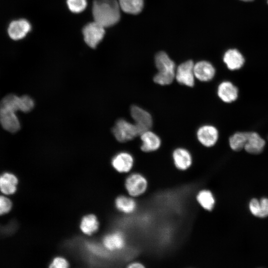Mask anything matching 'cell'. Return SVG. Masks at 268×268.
Here are the masks:
<instances>
[{"mask_svg": "<svg viewBox=\"0 0 268 268\" xmlns=\"http://www.w3.org/2000/svg\"><path fill=\"white\" fill-rule=\"evenodd\" d=\"M120 7L124 12L132 14L139 13L143 7V0H118Z\"/></svg>", "mask_w": 268, "mask_h": 268, "instance_id": "7402d4cb", "label": "cell"}, {"mask_svg": "<svg viewBox=\"0 0 268 268\" xmlns=\"http://www.w3.org/2000/svg\"><path fill=\"white\" fill-rule=\"evenodd\" d=\"M103 243L105 248L110 251L121 250L125 246V236L121 232H114L106 235Z\"/></svg>", "mask_w": 268, "mask_h": 268, "instance_id": "e0dca14e", "label": "cell"}, {"mask_svg": "<svg viewBox=\"0 0 268 268\" xmlns=\"http://www.w3.org/2000/svg\"><path fill=\"white\" fill-rule=\"evenodd\" d=\"M112 132L116 139L120 142L129 141L139 135L134 124L124 119H119L116 122Z\"/></svg>", "mask_w": 268, "mask_h": 268, "instance_id": "277c9868", "label": "cell"}, {"mask_svg": "<svg viewBox=\"0 0 268 268\" xmlns=\"http://www.w3.org/2000/svg\"><path fill=\"white\" fill-rule=\"evenodd\" d=\"M157 73L153 77L155 83L166 85L171 84L175 78V64L164 52H158L155 57Z\"/></svg>", "mask_w": 268, "mask_h": 268, "instance_id": "7a4b0ae2", "label": "cell"}, {"mask_svg": "<svg viewBox=\"0 0 268 268\" xmlns=\"http://www.w3.org/2000/svg\"><path fill=\"white\" fill-rule=\"evenodd\" d=\"M260 201L256 199H252L249 203V209L251 212L255 216H258L260 211Z\"/></svg>", "mask_w": 268, "mask_h": 268, "instance_id": "f546056e", "label": "cell"}, {"mask_svg": "<svg viewBox=\"0 0 268 268\" xmlns=\"http://www.w3.org/2000/svg\"><path fill=\"white\" fill-rule=\"evenodd\" d=\"M99 223L97 217L93 214L84 216L81 221L80 228L82 232L86 235H91L98 229Z\"/></svg>", "mask_w": 268, "mask_h": 268, "instance_id": "603a6c76", "label": "cell"}, {"mask_svg": "<svg viewBox=\"0 0 268 268\" xmlns=\"http://www.w3.org/2000/svg\"><path fill=\"white\" fill-rule=\"evenodd\" d=\"M196 200L200 206L207 211H211L214 208L215 200L212 193L207 189L200 190L197 194Z\"/></svg>", "mask_w": 268, "mask_h": 268, "instance_id": "44dd1931", "label": "cell"}, {"mask_svg": "<svg viewBox=\"0 0 268 268\" xmlns=\"http://www.w3.org/2000/svg\"><path fill=\"white\" fill-rule=\"evenodd\" d=\"M194 67V62L192 60H188L177 67L175 78L178 83L191 87L194 85L195 76Z\"/></svg>", "mask_w": 268, "mask_h": 268, "instance_id": "52a82bcc", "label": "cell"}, {"mask_svg": "<svg viewBox=\"0 0 268 268\" xmlns=\"http://www.w3.org/2000/svg\"><path fill=\"white\" fill-rule=\"evenodd\" d=\"M142 144L141 150L145 152H150L157 150L161 145L160 137L150 130L140 135Z\"/></svg>", "mask_w": 268, "mask_h": 268, "instance_id": "5bb4252c", "label": "cell"}, {"mask_svg": "<svg viewBox=\"0 0 268 268\" xmlns=\"http://www.w3.org/2000/svg\"><path fill=\"white\" fill-rule=\"evenodd\" d=\"M82 33L86 44L92 48H95L104 36L105 27L94 21L84 27Z\"/></svg>", "mask_w": 268, "mask_h": 268, "instance_id": "5b68a950", "label": "cell"}, {"mask_svg": "<svg viewBox=\"0 0 268 268\" xmlns=\"http://www.w3.org/2000/svg\"><path fill=\"white\" fill-rule=\"evenodd\" d=\"M120 9L118 0H94L92 9L94 21L104 27L113 26L120 19Z\"/></svg>", "mask_w": 268, "mask_h": 268, "instance_id": "6da1fadb", "label": "cell"}, {"mask_svg": "<svg viewBox=\"0 0 268 268\" xmlns=\"http://www.w3.org/2000/svg\"><path fill=\"white\" fill-rule=\"evenodd\" d=\"M18 179L12 174L5 173L0 176V190L5 195H11L16 191Z\"/></svg>", "mask_w": 268, "mask_h": 268, "instance_id": "d6986e66", "label": "cell"}, {"mask_svg": "<svg viewBox=\"0 0 268 268\" xmlns=\"http://www.w3.org/2000/svg\"><path fill=\"white\" fill-rule=\"evenodd\" d=\"M0 123L4 129L10 133L17 132L20 124L15 112L12 110L0 107Z\"/></svg>", "mask_w": 268, "mask_h": 268, "instance_id": "9c48e42d", "label": "cell"}, {"mask_svg": "<svg viewBox=\"0 0 268 268\" xmlns=\"http://www.w3.org/2000/svg\"><path fill=\"white\" fill-rule=\"evenodd\" d=\"M128 267L129 268H144V266L140 262H134L129 264Z\"/></svg>", "mask_w": 268, "mask_h": 268, "instance_id": "4dcf8cb0", "label": "cell"}, {"mask_svg": "<svg viewBox=\"0 0 268 268\" xmlns=\"http://www.w3.org/2000/svg\"><path fill=\"white\" fill-rule=\"evenodd\" d=\"M197 136L199 142L203 146L209 147L214 145L218 138V132L211 125H203L197 131Z\"/></svg>", "mask_w": 268, "mask_h": 268, "instance_id": "30bf717a", "label": "cell"}, {"mask_svg": "<svg viewBox=\"0 0 268 268\" xmlns=\"http://www.w3.org/2000/svg\"></svg>", "mask_w": 268, "mask_h": 268, "instance_id": "d6a6232c", "label": "cell"}, {"mask_svg": "<svg viewBox=\"0 0 268 268\" xmlns=\"http://www.w3.org/2000/svg\"><path fill=\"white\" fill-rule=\"evenodd\" d=\"M172 158L175 166L180 171H186L192 165V156L186 149L183 148L175 149L173 152Z\"/></svg>", "mask_w": 268, "mask_h": 268, "instance_id": "8fae6325", "label": "cell"}, {"mask_svg": "<svg viewBox=\"0 0 268 268\" xmlns=\"http://www.w3.org/2000/svg\"><path fill=\"white\" fill-rule=\"evenodd\" d=\"M125 188L129 196L136 198L145 193L148 187L147 178L139 173L131 174L126 179Z\"/></svg>", "mask_w": 268, "mask_h": 268, "instance_id": "3957f363", "label": "cell"}, {"mask_svg": "<svg viewBox=\"0 0 268 268\" xmlns=\"http://www.w3.org/2000/svg\"><path fill=\"white\" fill-rule=\"evenodd\" d=\"M265 145V140L256 132H247L245 150L251 154H258L263 150Z\"/></svg>", "mask_w": 268, "mask_h": 268, "instance_id": "9a60e30c", "label": "cell"}, {"mask_svg": "<svg viewBox=\"0 0 268 268\" xmlns=\"http://www.w3.org/2000/svg\"><path fill=\"white\" fill-rule=\"evenodd\" d=\"M260 211L258 217L264 218L268 216V199H262L260 201Z\"/></svg>", "mask_w": 268, "mask_h": 268, "instance_id": "f1b7e54d", "label": "cell"}, {"mask_svg": "<svg viewBox=\"0 0 268 268\" xmlns=\"http://www.w3.org/2000/svg\"><path fill=\"white\" fill-rule=\"evenodd\" d=\"M237 88L230 81L222 82L218 86L217 95L220 99L226 103H231L238 97Z\"/></svg>", "mask_w": 268, "mask_h": 268, "instance_id": "2e32d148", "label": "cell"}, {"mask_svg": "<svg viewBox=\"0 0 268 268\" xmlns=\"http://www.w3.org/2000/svg\"><path fill=\"white\" fill-rule=\"evenodd\" d=\"M68 267L67 261L64 258L58 257L54 259L50 265L52 268H67Z\"/></svg>", "mask_w": 268, "mask_h": 268, "instance_id": "83f0119b", "label": "cell"}, {"mask_svg": "<svg viewBox=\"0 0 268 268\" xmlns=\"http://www.w3.org/2000/svg\"><path fill=\"white\" fill-rule=\"evenodd\" d=\"M20 111L27 113L30 112L34 106L33 99L27 95L20 97Z\"/></svg>", "mask_w": 268, "mask_h": 268, "instance_id": "484cf974", "label": "cell"}, {"mask_svg": "<svg viewBox=\"0 0 268 268\" xmlns=\"http://www.w3.org/2000/svg\"><path fill=\"white\" fill-rule=\"evenodd\" d=\"M247 137V132H237L229 139L230 147L234 151H238L244 148Z\"/></svg>", "mask_w": 268, "mask_h": 268, "instance_id": "cb8c5ba5", "label": "cell"}, {"mask_svg": "<svg viewBox=\"0 0 268 268\" xmlns=\"http://www.w3.org/2000/svg\"><path fill=\"white\" fill-rule=\"evenodd\" d=\"M116 208L121 212L125 214H131L137 208V203L133 197L121 195L115 200Z\"/></svg>", "mask_w": 268, "mask_h": 268, "instance_id": "ffe728a7", "label": "cell"}, {"mask_svg": "<svg viewBox=\"0 0 268 268\" xmlns=\"http://www.w3.org/2000/svg\"><path fill=\"white\" fill-rule=\"evenodd\" d=\"M194 72L195 77L201 81L211 80L215 74L214 67L207 61H200L194 64Z\"/></svg>", "mask_w": 268, "mask_h": 268, "instance_id": "4fadbf2b", "label": "cell"}, {"mask_svg": "<svg viewBox=\"0 0 268 268\" xmlns=\"http://www.w3.org/2000/svg\"><path fill=\"white\" fill-rule=\"evenodd\" d=\"M11 207L10 200L5 197L0 196V215L8 213Z\"/></svg>", "mask_w": 268, "mask_h": 268, "instance_id": "4316f807", "label": "cell"}, {"mask_svg": "<svg viewBox=\"0 0 268 268\" xmlns=\"http://www.w3.org/2000/svg\"><path fill=\"white\" fill-rule=\"evenodd\" d=\"M223 61L227 67L230 70L240 68L245 62L244 58L241 53L237 49H229L223 56Z\"/></svg>", "mask_w": 268, "mask_h": 268, "instance_id": "ac0fdd59", "label": "cell"}, {"mask_svg": "<svg viewBox=\"0 0 268 268\" xmlns=\"http://www.w3.org/2000/svg\"><path fill=\"white\" fill-rule=\"evenodd\" d=\"M69 9L73 13H78L83 11L87 6L86 0H67Z\"/></svg>", "mask_w": 268, "mask_h": 268, "instance_id": "d4e9b609", "label": "cell"}, {"mask_svg": "<svg viewBox=\"0 0 268 268\" xmlns=\"http://www.w3.org/2000/svg\"><path fill=\"white\" fill-rule=\"evenodd\" d=\"M31 29L30 22L25 19H19L11 21L7 32L9 38L14 41L20 40L26 36Z\"/></svg>", "mask_w": 268, "mask_h": 268, "instance_id": "ba28073f", "label": "cell"}, {"mask_svg": "<svg viewBox=\"0 0 268 268\" xmlns=\"http://www.w3.org/2000/svg\"><path fill=\"white\" fill-rule=\"evenodd\" d=\"M134 160L129 153L122 152L115 155L112 160L114 168L120 173H128L133 167Z\"/></svg>", "mask_w": 268, "mask_h": 268, "instance_id": "7c38bea8", "label": "cell"}, {"mask_svg": "<svg viewBox=\"0 0 268 268\" xmlns=\"http://www.w3.org/2000/svg\"><path fill=\"white\" fill-rule=\"evenodd\" d=\"M241 0L248 1H252L253 0Z\"/></svg>", "mask_w": 268, "mask_h": 268, "instance_id": "1f68e13d", "label": "cell"}, {"mask_svg": "<svg viewBox=\"0 0 268 268\" xmlns=\"http://www.w3.org/2000/svg\"><path fill=\"white\" fill-rule=\"evenodd\" d=\"M131 115L134 121L139 135L143 133L150 130L153 125L151 115L145 110L136 105H133L130 108Z\"/></svg>", "mask_w": 268, "mask_h": 268, "instance_id": "8992f818", "label": "cell"}]
</instances>
